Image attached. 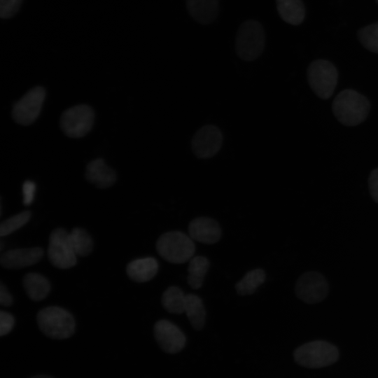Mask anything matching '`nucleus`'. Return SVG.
I'll return each instance as SVG.
<instances>
[{
	"instance_id": "nucleus-27",
	"label": "nucleus",
	"mask_w": 378,
	"mask_h": 378,
	"mask_svg": "<svg viewBox=\"0 0 378 378\" xmlns=\"http://www.w3.org/2000/svg\"><path fill=\"white\" fill-rule=\"evenodd\" d=\"M22 0H0V15L3 18L12 17L19 9Z\"/></svg>"
},
{
	"instance_id": "nucleus-4",
	"label": "nucleus",
	"mask_w": 378,
	"mask_h": 378,
	"mask_svg": "<svg viewBox=\"0 0 378 378\" xmlns=\"http://www.w3.org/2000/svg\"><path fill=\"white\" fill-rule=\"evenodd\" d=\"M156 249L159 255L167 261L181 264L192 258L195 247L190 236L179 231H172L159 237Z\"/></svg>"
},
{
	"instance_id": "nucleus-31",
	"label": "nucleus",
	"mask_w": 378,
	"mask_h": 378,
	"mask_svg": "<svg viewBox=\"0 0 378 378\" xmlns=\"http://www.w3.org/2000/svg\"><path fill=\"white\" fill-rule=\"evenodd\" d=\"M13 302V299L6 288L1 284L0 286V303L5 307L10 306Z\"/></svg>"
},
{
	"instance_id": "nucleus-17",
	"label": "nucleus",
	"mask_w": 378,
	"mask_h": 378,
	"mask_svg": "<svg viewBox=\"0 0 378 378\" xmlns=\"http://www.w3.org/2000/svg\"><path fill=\"white\" fill-rule=\"evenodd\" d=\"M158 270V262L152 257L134 260L128 263L126 271L134 281L146 282L152 279Z\"/></svg>"
},
{
	"instance_id": "nucleus-21",
	"label": "nucleus",
	"mask_w": 378,
	"mask_h": 378,
	"mask_svg": "<svg viewBox=\"0 0 378 378\" xmlns=\"http://www.w3.org/2000/svg\"><path fill=\"white\" fill-rule=\"evenodd\" d=\"M209 267V260L204 256L197 255L190 260L187 281L191 288L198 289L202 286Z\"/></svg>"
},
{
	"instance_id": "nucleus-2",
	"label": "nucleus",
	"mask_w": 378,
	"mask_h": 378,
	"mask_svg": "<svg viewBox=\"0 0 378 378\" xmlns=\"http://www.w3.org/2000/svg\"><path fill=\"white\" fill-rule=\"evenodd\" d=\"M36 318L41 330L50 338L66 339L74 333L76 323L74 317L62 307L52 306L43 308L38 313Z\"/></svg>"
},
{
	"instance_id": "nucleus-33",
	"label": "nucleus",
	"mask_w": 378,
	"mask_h": 378,
	"mask_svg": "<svg viewBox=\"0 0 378 378\" xmlns=\"http://www.w3.org/2000/svg\"><path fill=\"white\" fill-rule=\"evenodd\" d=\"M376 1H377V4H378V0H376Z\"/></svg>"
},
{
	"instance_id": "nucleus-10",
	"label": "nucleus",
	"mask_w": 378,
	"mask_h": 378,
	"mask_svg": "<svg viewBox=\"0 0 378 378\" xmlns=\"http://www.w3.org/2000/svg\"><path fill=\"white\" fill-rule=\"evenodd\" d=\"M46 91L37 86L28 91L13 106L12 115L15 121L22 125L33 123L40 114Z\"/></svg>"
},
{
	"instance_id": "nucleus-6",
	"label": "nucleus",
	"mask_w": 378,
	"mask_h": 378,
	"mask_svg": "<svg viewBox=\"0 0 378 378\" xmlns=\"http://www.w3.org/2000/svg\"><path fill=\"white\" fill-rule=\"evenodd\" d=\"M337 78V68L326 59L313 61L307 69L309 85L313 92L322 99H327L333 94Z\"/></svg>"
},
{
	"instance_id": "nucleus-15",
	"label": "nucleus",
	"mask_w": 378,
	"mask_h": 378,
	"mask_svg": "<svg viewBox=\"0 0 378 378\" xmlns=\"http://www.w3.org/2000/svg\"><path fill=\"white\" fill-rule=\"evenodd\" d=\"M85 176L90 183L101 188L110 187L116 181V174L114 170L100 158L95 159L88 163L86 167Z\"/></svg>"
},
{
	"instance_id": "nucleus-8",
	"label": "nucleus",
	"mask_w": 378,
	"mask_h": 378,
	"mask_svg": "<svg viewBox=\"0 0 378 378\" xmlns=\"http://www.w3.org/2000/svg\"><path fill=\"white\" fill-rule=\"evenodd\" d=\"M48 256L51 263L59 269H68L76 264L69 233L62 228L54 230L50 235Z\"/></svg>"
},
{
	"instance_id": "nucleus-1",
	"label": "nucleus",
	"mask_w": 378,
	"mask_h": 378,
	"mask_svg": "<svg viewBox=\"0 0 378 378\" xmlns=\"http://www.w3.org/2000/svg\"><path fill=\"white\" fill-rule=\"evenodd\" d=\"M337 120L346 126H356L363 122L370 110L369 100L360 92L346 89L337 94L332 104Z\"/></svg>"
},
{
	"instance_id": "nucleus-11",
	"label": "nucleus",
	"mask_w": 378,
	"mask_h": 378,
	"mask_svg": "<svg viewBox=\"0 0 378 378\" xmlns=\"http://www.w3.org/2000/svg\"><path fill=\"white\" fill-rule=\"evenodd\" d=\"M223 143V136L218 127L206 125L200 128L191 140V148L199 159H209L216 155Z\"/></svg>"
},
{
	"instance_id": "nucleus-24",
	"label": "nucleus",
	"mask_w": 378,
	"mask_h": 378,
	"mask_svg": "<svg viewBox=\"0 0 378 378\" xmlns=\"http://www.w3.org/2000/svg\"><path fill=\"white\" fill-rule=\"evenodd\" d=\"M265 279V273L262 269H255L249 271L237 283L235 288L241 295H251Z\"/></svg>"
},
{
	"instance_id": "nucleus-7",
	"label": "nucleus",
	"mask_w": 378,
	"mask_h": 378,
	"mask_svg": "<svg viewBox=\"0 0 378 378\" xmlns=\"http://www.w3.org/2000/svg\"><path fill=\"white\" fill-rule=\"evenodd\" d=\"M94 119V111L90 106L85 104L76 105L62 113L60 126L66 135L80 138L90 131Z\"/></svg>"
},
{
	"instance_id": "nucleus-9",
	"label": "nucleus",
	"mask_w": 378,
	"mask_h": 378,
	"mask_svg": "<svg viewBox=\"0 0 378 378\" xmlns=\"http://www.w3.org/2000/svg\"><path fill=\"white\" fill-rule=\"evenodd\" d=\"M295 290L300 300L308 304H314L326 298L329 291V285L323 275L311 271L298 278Z\"/></svg>"
},
{
	"instance_id": "nucleus-28",
	"label": "nucleus",
	"mask_w": 378,
	"mask_h": 378,
	"mask_svg": "<svg viewBox=\"0 0 378 378\" xmlns=\"http://www.w3.org/2000/svg\"><path fill=\"white\" fill-rule=\"evenodd\" d=\"M15 320L8 312H0V335L4 336L9 333L13 328Z\"/></svg>"
},
{
	"instance_id": "nucleus-19",
	"label": "nucleus",
	"mask_w": 378,
	"mask_h": 378,
	"mask_svg": "<svg viewBox=\"0 0 378 378\" xmlns=\"http://www.w3.org/2000/svg\"><path fill=\"white\" fill-rule=\"evenodd\" d=\"M280 17L286 22L298 25L305 17V9L301 0H276Z\"/></svg>"
},
{
	"instance_id": "nucleus-32",
	"label": "nucleus",
	"mask_w": 378,
	"mask_h": 378,
	"mask_svg": "<svg viewBox=\"0 0 378 378\" xmlns=\"http://www.w3.org/2000/svg\"><path fill=\"white\" fill-rule=\"evenodd\" d=\"M31 378H53V377L48 376V375L40 374V375H36V376L31 377Z\"/></svg>"
},
{
	"instance_id": "nucleus-30",
	"label": "nucleus",
	"mask_w": 378,
	"mask_h": 378,
	"mask_svg": "<svg viewBox=\"0 0 378 378\" xmlns=\"http://www.w3.org/2000/svg\"><path fill=\"white\" fill-rule=\"evenodd\" d=\"M35 190L36 185L33 181L28 180L23 183L22 193L24 204L29 205L33 202Z\"/></svg>"
},
{
	"instance_id": "nucleus-13",
	"label": "nucleus",
	"mask_w": 378,
	"mask_h": 378,
	"mask_svg": "<svg viewBox=\"0 0 378 378\" xmlns=\"http://www.w3.org/2000/svg\"><path fill=\"white\" fill-rule=\"evenodd\" d=\"M43 255V251L40 247L15 248L3 253L0 262L7 269H20L36 264Z\"/></svg>"
},
{
	"instance_id": "nucleus-22",
	"label": "nucleus",
	"mask_w": 378,
	"mask_h": 378,
	"mask_svg": "<svg viewBox=\"0 0 378 378\" xmlns=\"http://www.w3.org/2000/svg\"><path fill=\"white\" fill-rule=\"evenodd\" d=\"M186 295L177 286L169 287L162 294V304L164 308L172 314H181L184 312Z\"/></svg>"
},
{
	"instance_id": "nucleus-12",
	"label": "nucleus",
	"mask_w": 378,
	"mask_h": 378,
	"mask_svg": "<svg viewBox=\"0 0 378 378\" xmlns=\"http://www.w3.org/2000/svg\"><path fill=\"white\" fill-rule=\"evenodd\" d=\"M154 335L160 348L168 354L181 351L186 344V336L174 323L160 320L154 326Z\"/></svg>"
},
{
	"instance_id": "nucleus-14",
	"label": "nucleus",
	"mask_w": 378,
	"mask_h": 378,
	"mask_svg": "<svg viewBox=\"0 0 378 378\" xmlns=\"http://www.w3.org/2000/svg\"><path fill=\"white\" fill-rule=\"evenodd\" d=\"M188 232L192 240L209 244L216 243L221 236L218 223L207 217L193 219L189 224Z\"/></svg>"
},
{
	"instance_id": "nucleus-16",
	"label": "nucleus",
	"mask_w": 378,
	"mask_h": 378,
	"mask_svg": "<svg viewBox=\"0 0 378 378\" xmlns=\"http://www.w3.org/2000/svg\"><path fill=\"white\" fill-rule=\"evenodd\" d=\"M190 16L197 22L206 24L212 22L218 12V0H186Z\"/></svg>"
},
{
	"instance_id": "nucleus-26",
	"label": "nucleus",
	"mask_w": 378,
	"mask_h": 378,
	"mask_svg": "<svg viewBox=\"0 0 378 378\" xmlns=\"http://www.w3.org/2000/svg\"><path fill=\"white\" fill-rule=\"evenodd\" d=\"M31 213L29 211L16 214L4 222L0 225L1 237L6 236L22 227L29 220Z\"/></svg>"
},
{
	"instance_id": "nucleus-23",
	"label": "nucleus",
	"mask_w": 378,
	"mask_h": 378,
	"mask_svg": "<svg viewBox=\"0 0 378 378\" xmlns=\"http://www.w3.org/2000/svg\"><path fill=\"white\" fill-rule=\"evenodd\" d=\"M69 237L71 247L76 255L86 256L91 253L92 239L85 230L76 227L71 231Z\"/></svg>"
},
{
	"instance_id": "nucleus-20",
	"label": "nucleus",
	"mask_w": 378,
	"mask_h": 378,
	"mask_svg": "<svg viewBox=\"0 0 378 378\" xmlns=\"http://www.w3.org/2000/svg\"><path fill=\"white\" fill-rule=\"evenodd\" d=\"M184 312L192 325L197 330L203 328L206 312L201 298L194 294L186 295Z\"/></svg>"
},
{
	"instance_id": "nucleus-3",
	"label": "nucleus",
	"mask_w": 378,
	"mask_h": 378,
	"mask_svg": "<svg viewBox=\"0 0 378 378\" xmlns=\"http://www.w3.org/2000/svg\"><path fill=\"white\" fill-rule=\"evenodd\" d=\"M265 46V32L262 24L249 20L242 23L236 36L235 48L237 55L244 61L256 59Z\"/></svg>"
},
{
	"instance_id": "nucleus-5",
	"label": "nucleus",
	"mask_w": 378,
	"mask_h": 378,
	"mask_svg": "<svg viewBox=\"0 0 378 378\" xmlns=\"http://www.w3.org/2000/svg\"><path fill=\"white\" fill-rule=\"evenodd\" d=\"M340 356L338 349L326 341L316 340L305 343L293 353L295 360L309 368H323L335 363Z\"/></svg>"
},
{
	"instance_id": "nucleus-29",
	"label": "nucleus",
	"mask_w": 378,
	"mask_h": 378,
	"mask_svg": "<svg viewBox=\"0 0 378 378\" xmlns=\"http://www.w3.org/2000/svg\"><path fill=\"white\" fill-rule=\"evenodd\" d=\"M368 187L373 200L378 203V168L374 169L370 174Z\"/></svg>"
},
{
	"instance_id": "nucleus-25",
	"label": "nucleus",
	"mask_w": 378,
	"mask_h": 378,
	"mask_svg": "<svg viewBox=\"0 0 378 378\" xmlns=\"http://www.w3.org/2000/svg\"><path fill=\"white\" fill-rule=\"evenodd\" d=\"M358 36L363 46L371 52L378 53V22L360 29Z\"/></svg>"
},
{
	"instance_id": "nucleus-18",
	"label": "nucleus",
	"mask_w": 378,
	"mask_h": 378,
	"mask_svg": "<svg viewBox=\"0 0 378 378\" xmlns=\"http://www.w3.org/2000/svg\"><path fill=\"white\" fill-rule=\"evenodd\" d=\"M23 285L29 298L34 301L44 299L50 292L48 280L42 274L28 273L23 278Z\"/></svg>"
}]
</instances>
